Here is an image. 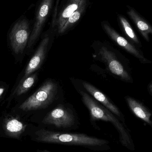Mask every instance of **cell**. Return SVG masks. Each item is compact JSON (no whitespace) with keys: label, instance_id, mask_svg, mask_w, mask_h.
Instances as JSON below:
<instances>
[{"label":"cell","instance_id":"cell-9","mask_svg":"<svg viewBox=\"0 0 152 152\" xmlns=\"http://www.w3.org/2000/svg\"><path fill=\"white\" fill-rule=\"evenodd\" d=\"M83 87L95 99L100 102L103 105L109 110L114 115H116L122 122L125 123L124 115L120 110L104 94L102 93L94 86L88 82L83 81L82 82Z\"/></svg>","mask_w":152,"mask_h":152},{"label":"cell","instance_id":"cell-1","mask_svg":"<svg viewBox=\"0 0 152 152\" xmlns=\"http://www.w3.org/2000/svg\"><path fill=\"white\" fill-rule=\"evenodd\" d=\"M82 102L89 110L91 121H103L111 123L117 131L121 144L130 151L135 150L130 131L116 115L104 105L98 103L86 92L81 91Z\"/></svg>","mask_w":152,"mask_h":152},{"label":"cell","instance_id":"cell-4","mask_svg":"<svg viewBox=\"0 0 152 152\" xmlns=\"http://www.w3.org/2000/svg\"><path fill=\"white\" fill-rule=\"evenodd\" d=\"M97 45L99 46L95 50L96 53L110 72L123 81L132 82V77L119 60L115 53L108 48V45L105 44L98 42Z\"/></svg>","mask_w":152,"mask_h":152},{"label":"cell","instance_id":"cell-16","mask_svg":"<svg viewBox=\"0 0 152 152\" xmlns=\"http://www.w3.org/2000/svg\"><path fill=\"white\" fill-rule=\"evenodd\" d=\"M36 77V74L31 75L25 77L22 83L20 84L16 90V94L18 96L25 94L34 85Z\"/></svg>","mask_w":152,"mask_h":152},{"label":"cell","instance_id":"cell-19","mask_svg":"<svg viewBox=\"0 0 152 152\" xmlns=\"http://www.w3.org/2000/svg\"><path fill=\"white\" fill-rule=\"evenodd\" d=\"M152 83H151V84H150V85H149V86H148V90H149V91L150 92V93L151 94H152Z\"/></svg>","mask_w":152,"mask_h":152},{"label":"cell","instance_id":"cell-5","mask_svg":"<svg viewBox=\"0 0 152 152\" xmlns=\"http://www.w3.org/2000/svg\"><path fill=\"white\" fill-rule=\"evenodd\" d=\"M44 121L68 131L76 129L78 124L73 110L62 105H59L50 112L45 118Z\"/></svg>","mask_w":152,"mask_h":152},{"label":"cell","instance_id":"cell-6","mask_svg":"<svg viewBox=\"0 0 152 152\" xmlns=\"http://www.w3.org/2000/svg\"><path fill=\"white\" fill-rule=\"evenodd\" d=\"M30 36L29 25L26 19L17 21L10 34L11 45L16 54L21 53L29 40Z\"/></svg>","mask_w":152,"mask_h":152},{"label":"cell","instance_id":"cell-12","mask_svg":"<svg viewBox=\"0 0 152 152\" xmlns=\"http://www.w3.org/2000/svg\"><path fill=\"white\" fill-rule=\"evenodd\" d=\"M127 8L128 15L135 24L144 38L149 42L150 35L152 34V27L151 24L145 20L133 7L127 5Z\"/></svg>","mask_w":152,"mask_h":152},{"label":"cell","instance_id":"cell-20","mask_svg":"<svg viewBox=\"0 0 152 152\" xmlns=\"http://www.w3.org/2000/svg\"><path fill=\"white\" fill-rule=\"evenodd\" d=\"M4 91V88L0 87V97H1V96L3 94Z\"/></svg>","mask_w":152,"mask_h":152},{"label":"cell","instance_id":"cell-15","mask_svg":"<svg viewBox=\"0 0 152 152\" xmlns=\"http://www.w3.org/2000/svg\"><path fill=\"white\" fill-rule=\"evenodd\" d=\"M117 18L121 28L127 37L133 42L140 45L139 39L126 17L121 14H118Z\"/></svg>","mask_w":152,"mask_h":152},{"label":"cell","instance_id":"cell-10","mask_svg":"<svg viewBox=\"0 0 152 152\" xmlns=\"http://www.w3.org/2000/svg\"><path fill=\"white\" fill-rule=\"evenodd\" d=\"M49 42L50 37L48 36H46L42 39L37 50L26 68L24 78L30 75L39 68L45 57Z\"/></svg>","mask_w":152,"mask_h":152},{"label":"cell","instance_id":"cell-18","mask_svg":"<svg viewBox=\"0 0 152 152\" xmlns=\"http://www.w3.org/2000/svg\"><path fill=\"white\" fill-rule=\"evenodd\" d=\"M59 1L60 0H57L56 1V5H55V8H54V11L52 20V26L53 28L54 27L55 22H56V19H57V15H58V8Z\"/></svg>","mask_w":152,"mask_h":152},{"label":"cell","instance_id":"cell-2","mask_svg":"<svg viewBox=\"0 0 152 152\" xmlns=\"http://www.w3.org/2000/svg\"><path fill=\"white\" fill-rule=\"evenodd\" d=\"M47 141L68 146H80L98 151H109L111 149L108 140L82 133L49 132Z\"/></svg>","mask_w":152,"mask_h":152},{"label":"cell","instance_id":"cell-13","mask_svg":"<svg viewBox=\"0 0 152 152\" xmlns=\"http://www.w3.org/2000/svg\"><path fill=\"white\" fill-rule=\"evenodd\" d=\"M126 100L134 114L152 127V121L151 120L152 113L151 111L141 102L132 97L126 96Z\"/></svg>","mask_w":152,"mask_h":152},{"label":"cell","instance_id":"cell-7","mask_svg":"<svg viewBox=\"0 0 152 152\" xmlns=\"http://www.w3.org/2000/svg\"><path fill=\"white\" fill-rule=\"evenodd\" d=\"M101 26L108 36L119 46L137 58L140 62L144 64L151 63V61L145 58L142 53L134 45L130 43L128 41L112 27L107 21H102Z\"/></svg>","mask_w":152,"mask_h":152},{"label":"cell","instance_id":"cell-11","mask_svg":"<svg viewBox=\"0 0 152 152\" xmlns=\"http://www.w3.org/2000/svg\"><path fill=\"white\" fill-rule=\"evenodd\" d=\"M86 0H68L62 9L58 14L54 27H56L58 34L60 32L67 20L70 15L76 10Z\"/></svg>","mask_w":152,"mask_h":152},{"label":"cell","instance_id":"cell-17","mask_svg":"<svg viewBox=\"0 0 152 152\" xmlns=\"http://www.w3.org/2000/svg\"><path fill=\"white\" fill-rule=\"evenodd\" d=\"M6 127L9 131L17 132L20 131L23 128V125L20 121L16 119H12L8 121Z\"/></svg>","mask_w":152,"mask_h":152},{"label":"cell","instance_id":"cell-21","mask_svg":"<svg viewBox=\"0 0 152 152\" xmlns=\"http://www.w3.org/2000/svg\"></svg>","mask_w":152,"mask_h":152},{"label":"cell","instance_id":"cell-14","mask_svg":"<svg viewBox=\"0 0 152 152\" xmlns=\"http://www.w3.org/2000/svg\"><path fill=\"white\" fill-rule=\"evenodd\" d=\"M89 4V0H86L68 18L63 25L59 34H62L73 28L84 14Z\"/></svg>","mask_w":152,"mask_h":152},{"label":"cell","instance_id":"cell-8","mask_svg":"<svg viewBox=\"0 0 152 152\" xmlns=\"http://www.w3.org/2000/svg\"><path fill=\"white\" fill-rule=\"evenodd\" d=\"M54 0H42L36 14L35 23L32 33L29 36L28 46L35 43L42 32L43 27L51 12Z\"/></svg>","mask_w":152,"mask_h":152},{"label":"cell","instance_id":"cell-3","mask_svg":"<svg viewBox=\"0 0 152 152\" xmlns=\"http://www.w3.org/2000/svg\"><path fill=\"white\" fill-rule=\"evenodd\" d=\"M57 90L58 86L55 82L50 80H46L21 104L20 108L28 111L46 108L53 102Z\"/></svg>","mask_w":152,"mask_h":152}]
</instances>
